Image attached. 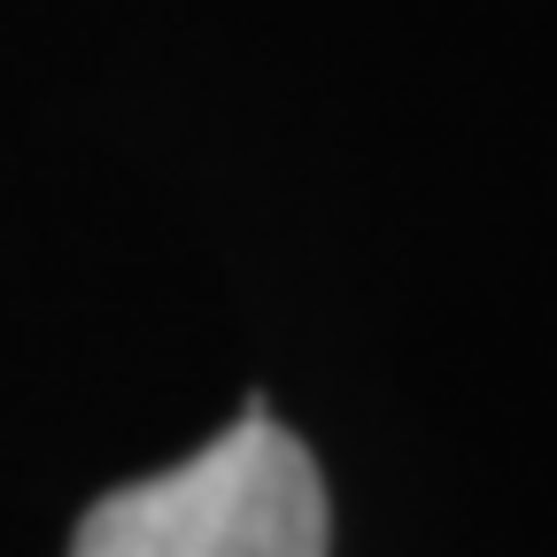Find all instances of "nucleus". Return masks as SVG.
<instances>
[{
    "instance_id": "1",
    "label": "nucleus",
    "mask_w": 557,
    "mask_h": 557,
    "mask_svg": "<svg viewBox=\"0 0 557 557\" xmlns=\"http://www.w3.org/2000/svg\"><path fill=\"white\" fill-rule=\"evenodd\" d=\"M325 480L263 403L186 465L132 480L78 519L70 557H325Z\"/></svg>"
}]
</instances>
